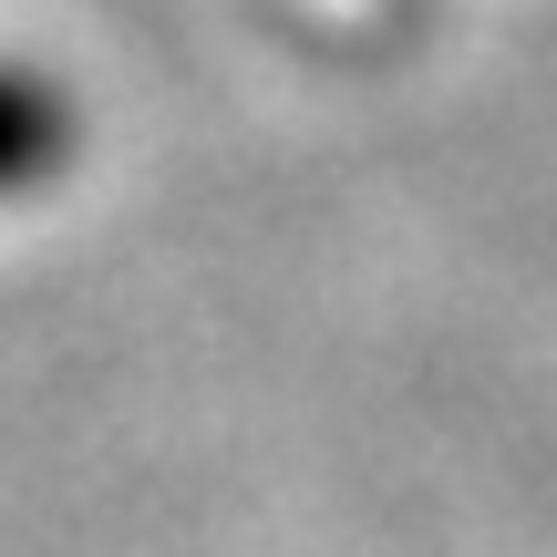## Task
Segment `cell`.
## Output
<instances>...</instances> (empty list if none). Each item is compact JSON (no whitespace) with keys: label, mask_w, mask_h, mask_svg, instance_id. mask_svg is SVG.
<instances>
[{"label":"cell","mask_w":557,"mask_h":557,"mask_svg":"<svg viewBox=\"0 0 557 557\" xmlns=\"http://www.w3.org/2000/svg\"><path fill=\"white\" fill-rule=\"evenodd\" d=\"M62 156H73V94H52L41 73L0 62V197L41 186Z\"/></svg>","instance_id":"obj_1"}]
</instances>
